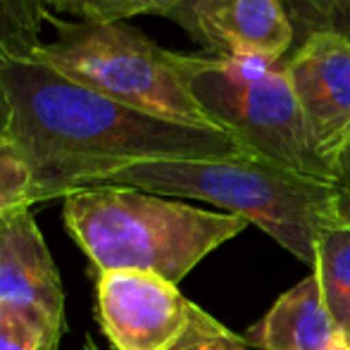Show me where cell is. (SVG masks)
<instances>
[{
  "instance_id": "1",
  "label": "cell",
  "mask_w": 350,
  "mask_h": 350,
  "mask_svg": "<svg viewBox=\"0 0 350 350\" xmlns=\"http://www.w3.org/2000/svg\"><path fill=\"white\" fill-rule=\"evenodd\" d=\"M10 139L31 174V205L157 160L250 155L226 131L174 124L83 88L36 60L0 57Z\"/></svg>"
},
{
  "instance_id": "2",
  "label": "cell",
  "mask_w": 350,
  "mask_h": 350,
  "mask_svg": "<svg viewBox=\"0 0 350 350\" xmlns=\"http://www.w3.org/2000/svg\"><path fill=\"white\" fill-rule=\"evenodd\" d=\"M62 219L93 267L139 269L179 281L248 226L243 217L200 210L129 186L96 184L62 198Z\"/></svg>"
},
{
  "instance_id": "3",
  "label": "cell",
  "mask_w": 350,
  "mask_h": 350,
  "mask_svg": "<svg viewBox=\"0 0 350 350\" xmlns=\"http://www.w3.org/2000/svg\"><path fill=\"white\" fill-rule=\"evenodd\" d=\"M103 184L212 203L260 226L310 267L319 234L338 221L334 181L312 179L253 155L141 162L107 176Z\"/></svg>"
},
{
  "instance_id": "4",
  "label": "cell",
  "mask_w": 350,
  "mask_h": 350,
  "mask_svg": "<svg viewBox=\"0 0 350 350\" xmlns=\"http://www.w3.org/2000/svg\"><path fill=\"white\" fill-rule=\"evenodd\" d=\"M46 19L57 36L31 60L150 117L221 131L193 93V55L165 51L124 22H72L53 12Z\"/></svg>"
},
{
  "instance_id": "5",
  "label": "cell",
  "mask_w": 350,
  "mask_h": 350,
  "mask_svg": "<svg viewBox=\"0 0 350 350\" xmlns=\"http://www.w3.org/2000/svg\"><path fill=\"white\" fill-rule=\"evenodd\" d=\"M191 83L217 126L245 152L312 179L336 181V170L317 150L286 60L193 55Z\"/></svg>"
},
{
  "instance_id": "6",
  "label": "cell",
  "mask_w": 350,
  "mask_h": 350,
  "mask_svg": "<svg viewBox=\"0 0 350 350\" xmlns=\"http://www.w3.org/2000/svg\"><path fill=\"white\" fill-rule=\"evenodd\" d=\"M98 324L115 350H167L191 319L179 286L139 269H110L96 279Z\"/></svg>"
},
{
  "instance_id": "7",
  "label": "cell",
  "mask_w": 350,
  "mask_h": 350,
  "mask_svg": "<svg viewBox=\"0 0 350 350\" xmlns=\"http://www.w3.org/2000/svg\"><path fill=\"white\" fill-rule=\"evenodd\" d=\"M288 79L317 150L336 170L350 152V38L317 29L286 60Z\"/></svg>"
},
{
  "instance_id": "8",
  "label": "cell",
  "mask_w": 350,
  "mask_h": 350,
  "mask_svg": "<svg viewBox=\"0 0 350 350\" xmlns=\"http://www.w3.org/2000/svg\"><path fill=\"white\" fill-rule=\"evenodd\" d=\"M0 303L41 317L62 338L65 286L31 205L0 215Z\"/></svg>"
},
{
  "instance_id": "9",
  "label": "cell",
  "mask_w": 350,
  "mask_h": 350,
  "mask_svg": "<svg viewBox=\"0 0 350 350\" xmlns=\"http://www.w3.org/2000/svg\"><path fill=\"white\" fill-rule=\"evenodd\" d=\"M255 350H350L348 336L322 298L314 272L281 293L243 334Z\"/></svg>"
},
{
  "instance_id": "10",
  "label": "cell",
  "mask_w": 350,
  "mask_h": 350,
  "mask_svg": "<svg viewBox=\"0 0 350 350\" xmlns=\"http://www.w3.org/2000/svg\"><path fill=\"white\" fill-rule=\"evenodd\" d=\"M295 43L286 0H221L203 29L200 46L217 57L279 62Z\"/></svg>"
},
{
  "instance_id": "11",
  "label": "cell",
  "mask_w": 350,
  "mask_h": 350,
  "mask_svg": "<svg viewBox=\"0 0 350 350\" xmlns=\"http://www.w3.org/2000/svg\"><path fill=\"white\" fill-rule=\"evenodd\" d=\"M312 272L329 312L343 332H350V224L338 219L319 234Z\"/></svg>"
},
{
  "instance_id": "12",
  "label": "cell",
  "mask_w": 350,
  "mask_h": 350,
  "mask_svg": "<svg viewBox=\"0 0 350 350\" xmlns=\"http://www.w3.org/2000/svg\"><path fill=\"white\" fill-rule=\"evenodd\" d=\"M43 22L41 0H0V57L31 60L43 43Z\"/></svg>"
},
{
  "instance_id": "13",
  "label": "cell",
  "mask_w": 350,
  "mask_h": 350,
  "mask_svg": "<svg viewBox=\"0 0 350 350\" xmlns=\"http://www.w3.org/2000/svg\"><path fill=\"white\" fill-rule=\"evenodd\" d=\"M46 12H67L81 22H124L136 14L170 17L181 0H41Z\"/></svg>"
},
{
  "instance_id": "14",
  "label": "cell",
  "mask_w": 350,
  "mask_h": 350,
  "mask_svg": "<svg viewBox=\"0 0 350 350\" xmlns=\"http://www.w3.org/2000/svg\"><path fill=\"white\" fill-rule=\"evenodd\" d=\"M60 336L31 312L0 303V350H57Z\"/></svg>"
},
{
  "instance_id": "15",
  "label": "cell",
  "mask_w": 350,
  "mask_h": 350,
  "mask_svg": "<svg viewBox=\"0 0 350 350\" xmlns=\"http://www.w3.org/2000/svg\"><path fill=\"white\" fill-rule=\"evenodd\" d=\"M167 350H248V343L243 341V336L231 332L226 324L212 317L208 310L193 303L189 327L179 336V341Z\"/></svg>"
},
{
  "instance_id": "16",
  "label": "cell",
  "mask_w": 350,
  "mask_h": 350,
  "mask_svg": "<svg viewBox=\"0 0 350 350\" xmlns=\"http://www.w3.org/2000/svg\"><path fill=\"white\" fill-rule=\"evenodd\" d=\"M22 205H31V174L14 141L0 136V215Z\"/></svg>"
},
{
  "instance_id": "17",
  "label": "cell",
  "mask_w": 350,
  "mask_h": 350,
  "mask_svg": "<svg viewBox=\"0 0 350 350\" xmlns=\"http://www.w3.org/2000/svg\"><path fill=\"white\" fill-rule=\"evenodd\" d=\"M219 3L221 0H181V5L170 14V19H174L181 29H186L193 41L203 43L205 22L219 8Z\"/></svg>"
},
{
  "instance_id": "18",
  "label": "cell",
  "mask_w": 350,
  "mask_h": 350,
  "mask_svg": "<svg viewBox=\"0 0 350 350\" xmlns=\"http://www.w3.org/2000/svg\"><path fill=\"white\" fill-rule=\"evenodd\" d=\"M324 3H327V0H286L291 22H293V27H295V36H298V33L308 36L310 31L317 29Z\"/></svg>"
},
{
  "instance_id": "19",
  "label": "cell",
  "mask_w": 350,
  "mask_h": 350,
  "mask_svg": "<svg viewBox=\"0 0 350 350\" xmlns=\"http://www.w3.org/2000/svg\"><path fill=\"white\" fill-rule=\"evenodd\" d=\"M317 29L338 31L350 38V0H327ZM314 29V31H317Z\"/></svg>"
},
{
  "instance_id": "20",
  "label": "cell",
  "mask_w": 350,
  "mask_h": 350,
  "mask_svg": "<svg viewBox=\"0 0 350 350\" xmlns=\"http://www.w3.org/2000/svg\"><path fill=\"white\" fill-rule=\"evenodd\" d=\"M336 189V215L341 221L350 224V152H346L338 165V174L334 181Z\"/></svg>"
},
{
  "instance_id": "21",
  "label": "cell",
  "mask_w": 350,
  "mask_h": 350,
  "mask_svg": "<svg viewBox=\"0 0 350 350\" xmlns=\"http://www.w3.org/2000/svg\"><path fill=\"white\" fill-rule=\"evenodd\" d=\"M10 122H12V110H10L8 93H5L3 79H0V136H10Z\"/></svg>"
},
{
  "instance_id": "22",
  "label": "cell",
  "mask_w": 350,
  "mask_h": 350,
  "mask_svg": "<svg viewBox=\"0 0 350 350\" xmlns=\"http://www.w3.org/2000/svg\"><path fill=\"white\" fill-rule=\"evenodd\" d=\"M83 350H103V348L98 346V343L93 341L91 336H86V338H83Z\"/></svg>"
},
{
  "instance_id": "23",
  "label": "cell",
  "mask_w": 350,
  "mask_h": 350,
  "mask_svg": "<svg viewBox=\"0 0 350 350\" xmlns=\"http://www.w3.org/2000/svg\"><path fill=\"white\" fill-rule=\"evenodd\" d=\"M346 336H348V343H350V332H346Z\"/></svg>"
}]
</instances>
